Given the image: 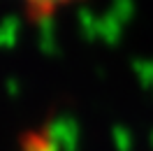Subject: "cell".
I'll use <instances>...</instances> for the list:
<instances>
[{"instance_id": "obj_1", "label": "cell", "mask_w": 153, "mask_h": 151, "mask_svg": "<svg viewBox=\"0 0 153 151\" xmlns=\"http://www.w3.org/2000/svg\"><path fill=\"white\" fill-rule=\"evenodd\" d=\"M16 2L23 7V12H26L28 19L47 21V19L58 16L60 12L79 5V2H84V0H16Z\"/></svg>"}]
</instances>
